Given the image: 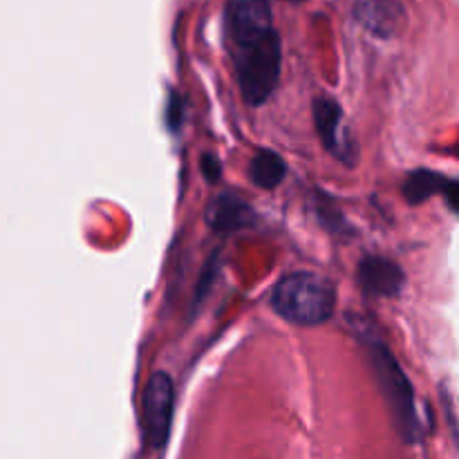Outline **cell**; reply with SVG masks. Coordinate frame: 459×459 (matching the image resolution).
<instances>
[{
  "instance_id": "6da1fadb",
  "label": "cell",
  "mask_w": 459,
  "mask_h": 459,
  "mask_svg": "<svg viewBox=\"0 0 459 459\" xmlns=\"http://www.w3.org/2000/svg\"><path fill=\"white\" fill-rule=\"evenodd\" d=\"M229 40L242 97L249 106H263L281 79V36L276 30H267Z\"/></svg>"
},
{
  "instance_id": "7a4b0ae2",
  "label": "cell",
  "mask_w": 459,
  "mask_h": 459,
  "mask_svg": "<svg viewBox=\"0 0 459 459\" xmlns=\"http://www.w3.org/2000/svg\"><path fill=\"white\" fill-rule=\"evenodd\" d=\"M272 307L287 323L316 327L334 316L336 291L332 282L318 273L291 272L273 287Z\"/></svg>"
},
{
  "instance_id": "3957f363",
  "label": "cell",
  "mask_w": 459,
  "mask_h": 459,
  "mask_svg": "<svg viewBox=\"0 0 459 459\" xmlns=\"http://www.w3.org/2000/svg\"><path fill=\"white\" fill-rule=\"evenodd\" d=\"M361 339L381 394H384L390 412H393L394 426L406 442H417L420 439V417H417L415 394H412V385L406 372L402 370L394 354L390 352V348L379 336L361 334Z\"/></svg>"
},
{
  "instance_id": "277c9868",
  "label": "cell",
  "mask_w": 459,
  "mask_h": 459,
  "mask_svg": "<svg viewBox=\"0 0 459 459\" xmlns=\"http://www.w3.org/2000/svg\"><path fill=\"white\" fill-rule=\"evenodd\" d=\"M175 408V385L170 375L155 372L142 397V437L148 448H161L170 435Z\"/></svg>"
},
{
  "instance_id": "5b68a950",
  "label": "cell",
  "mask_w": 459,
  "mask_h": 459,
  "mask_svg": "<svg viewBox=\"0 0 459 459\" xmlns=\"http://www.w3.org/2000/svg\"><path fill=\"white\" fill-rule=\"evenodd\" d=\"M314 124L325 151L345 166H357L359 146L352 137L339 101L332 97L314 99Z\"/></svg>"
},
{
  "instance_id": "8992f818",
  "label": "cell",
  "mask_w": 459,
  "mask_h": 459,
  "mask_svg": "<svg viewBox=\"0 0 459 459\" xmlns=\"http://www.w3.org/2000/svg\"><path fill=\"white\" fill-rule=\"evenodd\" d=\"M357 281L361 290L372 299H393L403 290L406 276L393 260L381 258V255H368L359 264Z\"/></svg>"
},
{
  "instance_id": "52a82bcc",
  "label": "cell",
  "mask_w": 459,
  "mask_h": 459,
  "mask_svg": "<svg viewBox=\"0 0 459 459\" xmlns=\"http://www.w3.org/2000/svg\"><path fill=\"white\" fill-rule=\"evenodd\" d=\"M206 224L218 233H236L247 229L254 220V211L236 193H220L206 204Z\"/></svg>"
},
{
  "instance_id": "ba28073f",
  "label": "cell",
  "mask_w": 459,
  "mask_h": 459,
  "mask_svg": "<svg viewBox=\"0 0 459 459\" xmlns=\"http://www.w3.org/2000/svg\"><path fill=\"white\" fill-rule=\"evenodd\" d=\"M354 13L368 31L381 39H390L402 30L403 9L399 0H357Z\"/></svg>"
},
{
  "instance_id": "9c48e42d",
  "label": "cell",
  "mask_w": 459,
  "mask_h": 459,
  "mask_svg": "<svg viewBox=\"0 0 459 459\" xmlns=\"http://www.w3.org/2000/svg\"><path fill=\"white\" fill-rule=\"evenodd\" d=\"M249 175H251V182H254L255 186L272 191V188H276L278 184L285 179L287 164L278 152L267 151V148H264V151L255 152L254 160H251Z\"/></svg>"
},
{
  "instance_id": "30bf717a",
  "label": "cell",
  "mask_w": 459,
  "mask_h": 459,
  "mask_svg": "<svg viewBox=\"0 0 459 459\" xmlns=\"http://www.w3.org/2000/svg\"><path fill=\"white\" fill-rule=\"evenodd\" d=\"M444 182L446 179L442 175L430 173V170H415L412 175H408L406 184H403V195L411 204H420L435 193H442Z\"/></svg>"
},
{
  "instance_id": "8fae6325",
  "label": "cell",
  "mask_w": 459,
  "mask_h": 459,
  "mask_svg": "<svg viewBox=\"0 0 459 459\" xmlns=\"http://www.w3.org/2000/svg\"><path fill=\"white\" fill-rule=\"evenodd\" d=\"M202 170H204L209 182H218L220 173H222V166H220V161L215 160V157L204 155V160H202Z\"/></svg>"
},
{
  "instance_id": "7c38bea8",
  "label": "cell",
  "mask_w": 459,
  "mask_h": 459,
  "mask_svg": "<svg viewBox=\"0 0 459 459\" xmlns=\"http://www.w3.org/2000/svg\"><path fill=\"white\" fill-rule=\"evenodd\" d=\"M442 195L446 197L448 206L459 213V182H451V179H446L442 188Z\"/></svg>"
}]
</instances>
